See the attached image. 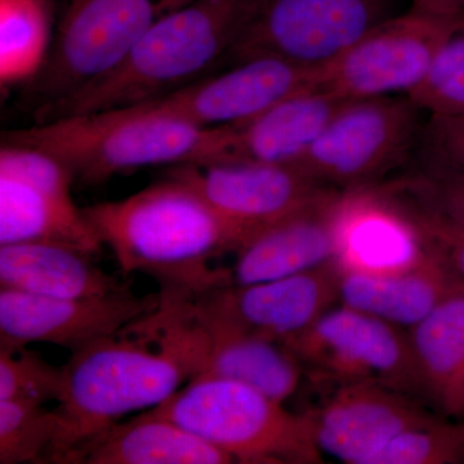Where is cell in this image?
Instances as JSON below:
<instances>
[{
  "label": "cell",
  "instance_id": "9c48e42d",
  "mask_svg": "<svg viewBox=\"0 0 464 464\" xmlns=\"http://www.w3.org/2000/svg\"><path fill=\"white\" fill-rule=\"evenodd\" d=\"M282 344L314 374L340 384L368 382L406 395L423 391L409 335L344 304Z\"/></svg>",
  "mask_w": 464,
  "mask_h": 464
},
{
  "label": "cell",
  "instance_id": "603a6c76",
  "mask_svg": "<svg viewBox=\"0 0 464 464\" xmlns=\"http://www.w3.org/2000/svg\"><path fill=\"white\" fill-rule=\"evenodd\" d=\"M92 253L50 241L0 246V289L51 298L108 295L125 284L103 271Z\"/></svg>",
  "mask_w": 464,
  "mask_h": 464
},
{
  "label": "cell",
  "instance_id": "cb8c5ba5",
  "mask_svg": "<svg viewBox=\"0 0 464 464\" xmlns=\"http://www.w3.org/2000/svg\"><path fill=\"white\" fill-rule=\"evenodd\" d=\"M424 392L449 415L464 414V280L409 333Z\"/></svg>",
  "mask_w": 464,
  "mask_h": 464
},
{
  "label": "cell",
  "instance_id": "44dd1931",
  "mask_svg": "<svg viewBox=\"0 0 464 464\" xmlns=\"http://www.w3.org/2000/svg\"><path fill=\"white\" fill-rule=\"evenodd\" d=\"M67 464H228L234 459L173 420L143 411L75 448Z\"/></svg>",
  "mask_w": 464,
  "mask_h": 464
},
{
  "label": "cell",
  "instance_id": "8fae6325",
  "mask_svg": "<svg viewBox=\"0 0 464 464\" xmlns=\"http://www.w3.org/2000/svg\"><path fill=\"white\" fill-rule=\"evenodd\" d=\"M458 23L411 9L396 14L320 69L319 87L343 100L406 96L423 81Z\"/></svg>",
  "mask_w": 464,
  "mask_h": 464
},
{
  "label": "cell",
  "instance_id": "484cf974",
  "mask_svg": "<svg viewBox=\"0 0 464 464\" xmlns=\"http://www.w3.org/2000/svg\"><path fill=\"white\" fill-rule=\"evenodd\" d=\"M56 411L25 400L0 401V464L54 463Z\"/></svg>",
  "mask_w": 464,
  "mask_h": 464
},
{
  "label": "cell",
  "instance_id": "277c9868",
  "mask_svg": "<svg viewBox=\"0 0 464 464\" xmlns=\"http://www.w3.org/2000/svg\"><path fill=\"white\" fill-rule=\"evenodd\" d=\"M232 127L203 128L149 106L61 116L5 134L48 152L85 185L152 166L224 160Z\"/></svg>",
  "mask_w": 464,
  "mask_h": 464
},
{
  "label": "cell",
  "instance_id": "ac0fdd59",
  "mask_svg": "<svg viewBox=\"0 0 464 464\" xmlns=\"http://www.w3.org/2000/svg\"><path fill=\"white\" fill-rule=\"evenodd\" d=\"M426 252L411 217L378 186L343 191L334 258L341 271L395 273L417 264Z\"/></svg>",
  "mask_w": 464,
  "mask_h": 464
},
{
  "label": "cell",
  "instance_id": "7c38bea8",
  "mask_svg": "<svg viewBox=\"0 0 464 464\" xmlns=\"http://www.w3.org/2000/svg\"><path fill=\"white\" fill-rule=\"evenodd\" d=\"M168 176L188 183L199 192L237 232L239 246L261 228L333 188L297 168L262 161L179 164L170 167Z\"/></svg>",
  "mask_w": 464,
  "mask_h": 464
},
{
  "label": "cell",
  "instance_id": "e0dca14e",
  "mask_svg": "<svg viewBox=\"0 0 464 464\" xmlns=\"http://www.w3.org/2000/svg\"><path fill=\"white\" fill-rule=\"evenodd\" d=\"M343 191L319 199L253 234L235 250L230 284H253L304 273L334 261L337 215Z\"/></svg>",
  "mask_w": 464,
  "mask_h": 464
},
{
  "label": "cell",
  "instance_id": "2e32d148",
  "mask_svg": "<svg viewBox=\"0 0 464 464\" xmlns=\"http://www.w3.org/2000/svg\"><path fill=\"white\" fill-rule=\"evenodd\" d=\"M307 415L320 453L347 464H371L391 440L436 418L406 393L368 382L341 384Z\"/></svg>",
  "mask_w": 464,
  "mask_h": 464
},
{
  "label": "cell",
  "instance_id": "d4e9b609",
  "mask_svg": "<svg viewBox=\"0 0 464 464\" xmlns=\"http://www.w3.org/2000/svg\"><path fill=\"white\" fill-rule=\"evenodd\" d=\"M52 0H0V79L33 81L51 50Z\"/></svg>",
  "mask_w": 464,
  "mask_h": 464
},
{
  "label": "cell",
  "instance_id": "ba28073f",
  "mask_svg": "<svg viewBox=\"0 0 464 464\" xmlns=\"http://www.w3.org/2000/svg\"><path fill=\"white\" fill-rule=\"evenodd\" d=\"M393 9L395 0H262L230 63L273 57L320 70L396 16Z\"/></svg>",
  "mask_w": 464,
  "mask_h": 464
},
{
  "label": "cell",
  "instance_id": "30bf717a",
  "mask_svg": "<svg viewBox=\"0 0 464 464\" xmlns=\"http://www.w3.org/2000/svg\"><path fill=\"white\" fill-rule=\"evenodd\" d=\"M74 181L48 152L5 142L0 150V246L50 241L99 253L102 241L72 199Z\"/></svg>",
  "mask_w": 464,
  "mask_h": 464
},
{
  "label": "cell",
  "instance_id": "d6a6232c",
  "mask_svg": "<svg viewBox=\"0 0 464 464\" xmlns=\"http://www.w3.org/2000/svg\"><path fill=\"white\" fill-rule=\"evenodd\" d=\"M411 11L439 20L458 23L464 20V0H411Z\"/></svg>",
  "mask_w": 464,
  "mask_h": 464
},
{
  "label": "cell",
  "instance_id": "83f0119b",
  "mask_svg": "<svg viewBox=\"0 0 464 464\" xmlns=\"http://www.w3.org/2000/svg\"><path fill=\"white\" fill-rule=\"evenodd\" d=\"M464 462V426L435 420L411 427L391 440L371 464Z\"/></svg>",
  "mask_w": 464,
  "mask_h": 464
},
{
  "label": "cell",
  "instance_id": "7a4b0ae2",
  "mask_svg": "<svg viewBox=\"0 0 464 464\" xmlns=\"http://www.w3.org/2000/svg\"><path fill=\"white\" fill-rule=\"evenodd\" d=\"M85 216L124 274L154 277L192 295L230 284L212 262L239 246L237 232L199 192L168 176L125 199L85 208Z\"/></svg>",
  "mask_w": 464,
  "mask_h": 464
},
{
  "label": "cell",
  "instance_id": "5b68a950",
  "mask_svg": "<svg viewBox=\"0 0 464 464\" xmlns=\"http://www.w3.org/2000/svg\"><path fill=\"white\" fill-rule=\"evenodd\" d=\"M240 382L198 375L151 413L225 451L235 463H320L306 414Z\"/></svg>",
  "mask_w": 464,
  "mask_h": 464
},
{
  "label": "cell",
  "instance_id": "d6986e66",
  "mask_svg": "<svg viewBox=\"0 0 464 464\" xmlns=\"http://www.w3.org/2000/svg\"><path fill=\"white\" fill-rule=\"evenodd\" d=\"M191 311L198 375L240 382L280 402L295 392L304 366L288 348L207 315L195 306L192 295Z\"/></svg>",
  "mask_w": 464,
  "mask_h": 464
},
{
  "label": "cell",
  "instance_id": "52a82bcc",
  "mask_svg": "<svg viewBox=\"0 0 464 464\" xmlns=\"http://www.w3.org/2000/svg\"><path fill=\"white\" fill-rule=\"evenodd\" d=\"M420 111L408 96L347 100L292 167L337 190L374 188L404 161Z\"/></svg>",
  "mask_w": 464,
  "mask_h": 464
},
{
  "label": "cell",
  "instance_id": "3957f363",
  "mask_svg": "<svg viewBox=\"0 0 464 464\" xmlns=\"http://www.w3.org/2000/svg\"><path fill=\"white\" fill-rule=\"evenodd\" d=\"M261 3L192 0L161 18L118 66L72 94L47 121L141 105L212 75L215 67L230 63Z\"/></svg>",
  "mask_w": 464,
  "mask_h": 464
},
{
  "label": "cell",
  "instance_id": "7402d4cb",
  "mask_svg": "<svg viewBox=\"0 0 464 464\" xmlns=\"http://www.w3.org/2000/svg\"><path fill=\"white\" fill-rule=\"evenodd\" d=\"M456 277L427 248L417 264L395 273L341 271L340 304L411 329L438 306Z\"/></svg>",
  "mask_w": 464,
  "mask_h": 464
},
{
  "label": "cell",
  "instance_id": "1f68e13d",
  "mask_svg": "<svg viewBox=\"0 0 464 464\" xmlns=\"http://www.w3.org/2000/svg\"><path fill=\"white\" fill-rule=\"evenodd\" d=\"M422 137L432 168L464 172V115H430Z\"/></svg>",
  "mask_w": 464,
  "mask_h": 464
},
{
  "label": "cell",
  "instance_id": "f546056e",
  "mask_svg": "<svg viewBox=\"0 0 464 464\" xmlns=\"http://www.w3.org/2000/svg\"><path fill=\"white\" fill-rule=\"evenodd\" d=\"M383 188L405 206L464 225V172L432 168L424 176Z\"/></svg>",
  "mask_w": 464,
  "mask_h": 464
},
{
  "label": "cell",
  "instance_id": "4fadbf2b",
  "mask_svg": "<svg viewBox=\"0 0 464 464\" xmlns=\"http://www.w3.org/2000/svg\"><path fill=\"white\" fill-rule=\"evenodd\" d=\"M158 295H139L125 284L102 295L51 298L0 289V350L50 343L76 353L154 310Z\"/></svg>",
  "mask_w": 464,
  "mask_h": 464
},
{
  "label": "cell",
  "instance_id": "9a60e30c",
  "mask_svg": "<svg viewBox=\"0 0 464 464\" xmlns=\"http://www.w3.org/2000/svg\"><path fill=\"white\" fill-rule=\"evenodd\" d=\"M319 74L280 58H253L141 105L203 128L237 127L293 94L319 87Z\"/></svg>",
  "mask_w": 464,
  "mask_h": 464
},
{
  "label": "cell",
  "instance_id": "6da1fadb",
  "mask_svg": "<svg viewBox=\"0 0 464 464\" xmlns=\"http://www.w3.org/2000/svg\"><path fill=\"white\" fill-rule=\"evenodd\" d=\"M154 310L63 366L56 462L125 415L150 411L198 374L190 295L161 288Z\"/></svg>",
  "mask_w": 464,
  "mask_h": 464
},
{
  "label": "cell",
  "instance_id": "8992f818",
  "mask_svg": "<svg viewBox=\"0 0 464 464\" xmlns=\"http://www.w3.org/2000/svg\"><path fill=\"white\" fill-rule=\"evenodd\" d=\"M192 0H67L56 38L30 81L38 123L108 74L152 26Z\"/></svg>",
  "mask_w": 464,
  "mask_h": 464
},
{
  "label": "cell",
  "instance_id": "f1b7e54d",
  "mask_svg": "<svg viewBox=\"0 0 464 464\" xmlns=\"http://www.w3.org/2000/svg\"><path fill=\"white\" fill-rule=\"evenodd\" d=\"M63 384V366L52 365L26 347L0 350V401H57Z\"/></svg>",
  "mask_w": 464,
  "mask_h": 464
},
{
  "label": "cell",
  "instance_id": "5bb4252c",
  "mask_svg": "<svg viewBox=\"0 0 464 464\" xmlns=\"http://www.w3.org/2000/svg\"><path fill=\"white\" fill-rule=\"evenodd\" d=\"M340 267L331 261L280 279L213 286L192 299L207 315L284 343L340 304Z\"/></svg>",
  "mask_w": 464,
  "mask_h": 464
},
{
  "label": "cell",
  "instance_id": "4dcf8cb0",
  "mask_svg": "<svg viewBox=\"0 0 464 464\" xmlns=\"http://www.w3.org/2000/svg\"><path fill=\"white\" fill-rule=\"evenodd\" d=\"M408 213L420 232L424 246L439 256L451 273L464 280V225L449 221L433 213L405 206L396 201Z\"/></svg>",
  "mask_w": 464,
  "mask_h": 464
},
{
  "label": "cell",
  "instance_id": "ffe728a7",
  "mask_svg": "<svg viewBox=\"0 0 464 464\" xmlns=\"http://www.w3.org/2000/svg\"><path fill=\"white\" fill-rule=\"evenodd\" d=\"M346 101L320 87L293 94L252 121L232 127L222 161L292 166L316 141Z\"/></svg>",
  "mask_w": 464,
  "mask_h": 464
},
{
  "label": "cell",
  "instance_id": "4316f807",
  "mask_svg": "<svg viewBox=\"0 0 464 464\" xmlns=\"http://www.w3.org/2000/svg\"><path fill=\"white\" fill-rule=\"evenodd\" d=\"M406 96L430 115H464V20L440 47L423 81Z\"/></svg>",
  "mask_w": 464,
  "mask_h": 464
}]
</instances>
